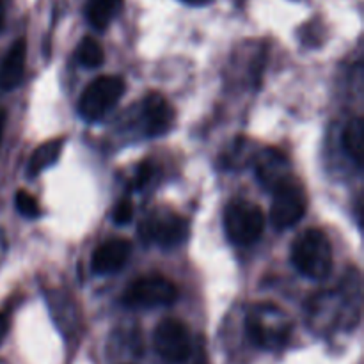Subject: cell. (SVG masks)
Here are the masks:
<instances>
[{
    "label": "cell",
    "mask_w": 364,
    "mask_h": 364,
    "mask_svg": "<svg viewBox=\"0 0 364 364\" xmlns=\"http://www.w3.org/2000/svg\"><path fill=\"white\" fill-rule=\"evenodd\" d=\"M132 255V244L124 238L105 242L92 252L91 267L96 274L117 272Z\"/></svg>",
    "instance_id": "10"
},
{
    "label": "cell",
    "mask_w": 364,
    "mask_h": 364,
    "mask_svg": "<svg viewBox=\"0 0 364 364\" xmlns=\"http://www.w3.org/2000/svg\"><path fill=\"white\" fill-rule=\"evenodd\" d=\"M308 199L302 185L290 178L287 183L274 191V201L270 206V223L276 230H288L304 217Z\"/></svg>",
    "instance_id": "5"
},
{
    "label": "cell",
    "mask_w": 364,
    "mask_h": 364,
    "mask_svg": "<svg viewBox=\"0 0 364 364\" xmlns=\"http://www.w3.org/2000/svg\"><path fill=\"white\" fill-rule=\"evenodd\" d=\"M25 60H27V43L25 39H16L0 64V89L9 91L20 85L25 73Z\"/></svg>",
    "instance_id": "11"
},
{
    "label": "cell",
    "mask_w": 364,
    "mask_h": 364,
    "mask_svg": "<svg viewBox=\"0 0 364 364\" xmlns=\"http://www.w3.org/2000/svg\"><path fill=\"white\" fill-rule=\"evenodd\" d=\"M188 220L173 212H156L141 224L142 238L162 247H173L188 237Z\"/></svg>",
    "instance_id": "7"
},
{
    "label": "cell",
    "mask_w": 364,
    "mask_h": 364,
    "mask_svg": "<svg viewBox=\"0 0 364 364\" xmlns=\"http://www.w3.org/2000/svg\"><path fill=\"white\" fill-rule=\"evenodd\" d=\"M153 345H155L156 354L167 363H185L192 354L191 331L180 320L166 318L156 326Z\"/></svg>",
    "instance_id": "6"
},
{
    "label": "cell",
    "mask_w": 364,
    "mask_h": 364,
    "mask_svg": "<svg viewBox=\"0 0 364 364\" xmlns=\"http://www.w3.org/2000/svg\"><path fill=\"white\" fill-rule=\"evenodd\" d=\"M183 2L192 4V6H205V4L212 2V0H183Z\"/></svg>",
    "instance_id": "20"
},
{
    "label": "cell",
    "mask_w": 364,
    "mask_h": 364,
    "mask_svg": "<svg viewBox=\"0 0 364 364\" xmlns=\"http://www.w3.org/2000/svg\"><path fill=\"white\" fill-rule=\"evenodd\" d=\"M14 201H16L18 212L23 217H27V219H36V217H39L38 201H36L34 196L28 194L27 191H18Z\"/></svg>",
    "instance_id": "16"
},
{
    "label": "cell",
    "mask_w": 364,
    "mask_h": 364,
    "mask_svg": "<svg viewBox=\"0 0 364 364\" xmlns=\"http://www.w3.org/2000/svg\"><path fill=\"white\" fill-rule=\"evenodd\" d=\"M291 263L309 279H326L333 270V245L323 231L308 230L291 247Z\"/></svg>",
    "instance_id": "1"
},
{
    "label": "cell",
    "mask_w": 364,
    "mask_h": 364,
    "mask_svg": "<svg viewBox=\"0 0 364 364\" xmlns=\"http://www.w3.org/2000/svg\"><path fill=\"white\" fill-rule=\"evenodd\" d=\"M4 123H6V116L0 112V141H2V132H4Z\"/></svg>",
    "instance_id": "21"
},
{
    "label": "cell",
    "mask_w": 364,
    "mask_h": 364,
    "mask_svg": "<svg viewBox=\"0 0 364 364\" xmlns=\"http://www.w3.org/2000/svg\"><path fill=\"white\" fill-rule=\"evenodd\" d=\"M124 92V80L114 75H103L95 78L84 89L78 102V114L85 121H98L109 110L114 109Z\"/></svg>",
    "instance_id": "3"
},
{
    "label": "cell",
    "mask_w": 364,
    "mask_h": 364,
    "mask_svg": "<svg viewBox=\"0 0 364 364\" xmlns=\"http://www.w3.org/2000/svg\"><path fill=\"white\" fill-rule=\"evenodd\" d=\"M112 217H114V223L121 224V226L130 223L132 217H134V205H132V201H128V199H121V201L114 206Z\"/></svg>",
    "instance_id": "17"
},
{
    "label": "cell",
    "mask_w": 364,
    "mask_h": 364,
    "mask_svg": "<svg viewBox=\"0 0 364 364\" xmlns=\"http://www.w3.org/2000/svg\"><path fill=\"white\" fill-rule=\"evenodd\" d=\"M121 7H123V0H87L85 16L92 27L103 31L117 16Z\"/></svg>",
    "instance_id": "12"
},
{
    "label": "cell",
    "mask_w": 364,
    "mask_h": 364,
    "mask_svg": "<svg viewBox=\"0 0 364 364\" xmlns=\"http://www.w3.org/2000/svg\"><path fill=\"white\" fill-rule=\"evenodd\" d=\"M363 139H364V123L361 117H355L347 124L343 132V148L350 159L361 166L363 160Z\"/></svg>",
    "instance_id": "14"
},
{
    "label": "cell",
    "mask_w": 364,
    "mask_h": 364,
    "mask_svg": "<svg viewBox=\"0 0 364 364\" xmlns=\"http://www.w3.org/2000/svg\"><path fill=\"white\" fill-rule=\"evenodd\" d=\"M78 63L85 68H100L105 60V53H103L102 45L92 38H84L78 45L77 50Z\"/></svg>",
    "instance_id": "15"
},
{
    "label": "cell",
    "mask_w": 364,
    "mask_h": 364,
    "mask_svg": "<svg viewBox=\"0 0 364 364\" xmlns=\"http://www.w3.org/2000/svg\"><path fill=\"white\" fill-rule=\"evenodd\" d=\"M63 146V139H53V141H46L41 146H38L34 149V153H32L31 160H28V174L31 176H38L46 167L53 166L59 160Z\"/></svg>",
    "instance_id": "13"
},
{
    "label": "cell",
    "mask_w": 364,
    "mask_h": 364,
    "mask_svg": "<svg viewBox=\"0 0 364 364\" xmlns=\"http://www.w3.org/2000/svg\"><path fill=\"white\" fill-rule=\"evenodd\" d=\"M7 333H9V320H7L6 315L0 313V343H2L4 338L7 336Z\"/></svg>",
    "instance_id": "19"
},
{
    "label": "cell",
    "mask_w": 364,
    "mask_h": 364,
    "mask_svg": "<svg viewBox=\"0 0 364 364\" xmlns=\"http://www.w3.org/2000/svg\"><path fill=\"white\" fill-rule=\"evenodd\" d=\"M153 173V166L149 162H142L141 166L137 167V173H135V180H134V187L135 188H141L144 187L146 183L149 181Z\"/></svg>",
    "instance_id": "18"
},
{
    "label": "cell",
    "mask_w": 364,
    "mask_h": 364,
    "mask_svg": "<svg viewBox=\"0 0 364 364\" xmlns=\"http://www.w3.org/2000/svg\"><path fill=\"white\" fill-rule=\"evenodd\" d=\"M142 119L149 137L164 135L174 121V109L160 92H149L142 103Z\"/></svg>",
    "instance_id": "9"
},
{
    "label": "cell",
    "mask_w": 364,
    "mask_h": 364,
    "mask_svg": "<svg viewBox=\"0 0 364 364\" xmlns=\"http://www.w3.org/2000/svg\"><path fill=\"white\" fill-rule=\"evenodd\" d=\"M256 174H258V180L262 181V185L265 188H269L270 192H274L276 188H279L281 185L287 183L290 178H294L291 173L290 162H288L287 156L283 155L277 149H265V151L259 153L256 156Z\"/></svg>",
    "instance_id": "8"
},
{
    "label": "cell",
    "mask_w": 364,
    "mask_h": 364,
    "mask_svg": "<svg viewBox=\"0 0 364 364\" xmlns=\"http://www.w3.org/2000/svg\"><path fill=\"white\" fill-rule=\"evenodd\" d=\"M124 304L130 308H162L173 304L178 290L173 281L164 276H144L135 279L124 291Z\"/></svg>",
    "instance_id": "4"
},
{
    "label": "cell",
    "mask_w": 364,
    "mask_h": 364,
    "mask_svg": "<svg viewBox=\"0 0 364 364\" xmlns=\"http://www.w3.org/2000/svg\"><path fill=\"white\" fill-rule=\"evenodd\" d=\"M265 230V215L258 205L235 199L224 210V231L237 245H249L258 240Z\"/></svg>",
    "instance_id": "2"
},
{
    "label": "cell",
    "mask_w": 364,
    "mask_h": 364,
    "mask_svg": "<svg viewBox=\"0 0 364 364\" xmlns=\"http://www.w3.org/2000/svg\"><path fill=\"white\" fill-rule=\"evenodd\" d=\"M0 27H2V18H0Z\"/></svg>",
    "instance_id": "22"
}]
</instances>
